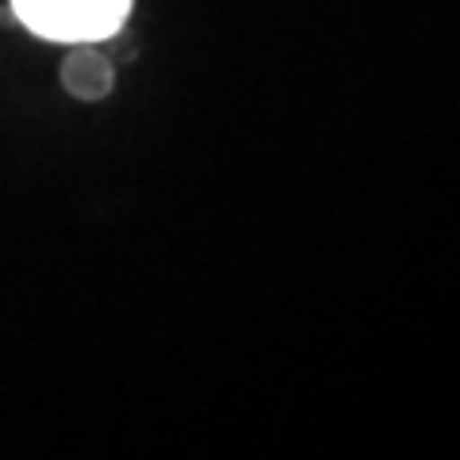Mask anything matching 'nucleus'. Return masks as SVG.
<instances>
[{
    "label": "nucleus",
    "mask_w": 460,
    "mask_h": 460,
    "mask_svg": "<svg viewBox=\"0 0 460 460\" xmlns=\"http://www.w3.org/2000/svg\"><path fill=\"white\" fill-rule=\"evenodd\" d=\"M62 84L77 100H104L115 89L108 54L96 50V42H74V50L62 62Z\"/></svg>",
    "instance_id": "2"
},
{
    "label": "nucleus",
    "mask_w": 460,
    "mask_h": 460,
    "mask_svg": "<svg viewBox=\"0 0 460 460\" xmlns=\"http://www.w3.org/2000/svg\"><path fill=\"white\" fill-rule=\"evenodd\" d=\"M131 0H12L16 20L58 42H104L123 27Z\"/></svg>",
    "instance_id": "1"
}]
</instances>
